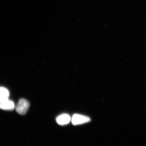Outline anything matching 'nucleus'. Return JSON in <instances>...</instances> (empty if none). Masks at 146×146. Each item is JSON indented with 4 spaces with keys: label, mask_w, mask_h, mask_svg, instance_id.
I'll list each match as a JSON object with an SVG mask.
<instances>
[{
    "label": "nucleus",
    "mask_w": 146,
    "mask_h": 146,
    "mask_svg": "<svg viewBox=\"0 0 146 146\" xmlns=\"http://www.w3.org/2000/svg\"><path fill=\"white\" fill-rule=\"evenodd\" d=\"M8 98L0 94V103L5 102L8 101Z\"/></svg>",
    "instance_id": "423d86ee"
},
{
    "label": "nucleus",
    "mask_w": 146,
    "mask_h": 146,
    "mask_svg": "<svg viewBox=\"0 0 146 146\" xmlns=\"http://www.w3.org/2000/svg\"><path fill=\"white\" fill-rule=\"evenodd\" d=\"M29 106V103L27 100L21 99L19 100L16 106V111L20 115H25L28 110Z\"/></svg>",
    "instance_id": "f257e3e1"
},
{
    "label": "nucleus",
    "mask_w": 146,
    "mask_h": 146,
    "mask_svg": "<svg viewBox=\"0 0 146 146\" xmlns=\"http://www.w3.org/2000/svg\"><path fill=\"white\" fill-rule=\"evenodd\" d=\"M91 121L89 117L80 115L75 114L72 118V122L73 125H76L82 124L84 123H88Z\"/></svg>",
    "instance_id": "f03ea898"
},
{
    "label": "nucleus",
    "mask_w": 146,
    "mask_h": 146,
    "mask_svg": "<svg viewBox=\"0 0 146 146\" xmlns=\"http://www.w3.org/2000/svg\"><path fill=\"white\" fill-rule=\"evenodd\" d=\"M0 94L8 98L9 96V92L7 89L4 87H0Z\"/></svg>",
    "instance_id": "39448f33"
},
{
    "label": "nucleus",
    "mask_w": 146,
    "mask_h": 146,
    "mask_svg": "<svg viewBox=\"0 0 146 146\" xmlns=\"http://www.w3.org/2000/svg\"><path fill=\"white\" fill-rule=\"evenodd\" d=\"M71 120L70 117L68 114H63L56 118V122L58 125H64L68 124Z\"/></svg>",
    "instance_id": "7ed1b4c3"
},
{
    "label": "nucleus",
    "mask_w": 146,
    "mask_h": 146,
    "mask_svg": "<svg viewBox=\"0 0 146 146\" xmlns=\"http://www.w3.org/2000/svg\"><path fill=\"white\" fill-rule=\"evenodd\" d=\"M15 105L12 101L8 100L5 102L0 103V109L4 110H11L14 109Z\"/></svg>",
    "instance_id": "20e7f679"
}]
</instances>
